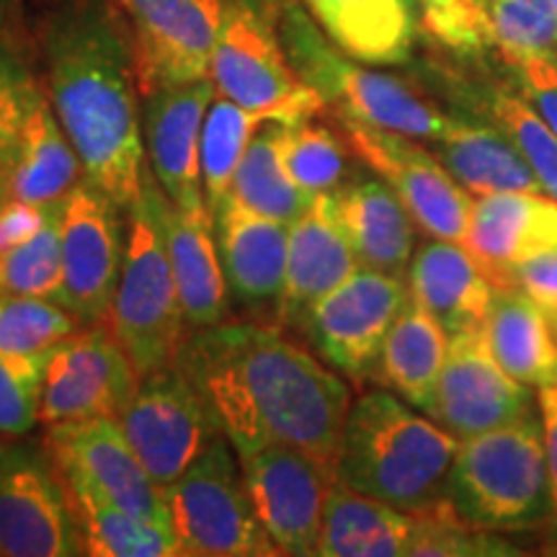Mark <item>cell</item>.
I'll return each mask as SVG.
<instances>
[{
    "mask_svg": "<svg viewBox=\"0 0 557 557\" xmlns=\"http://www.w3.org/2000/svg\"><path fill=\"white\" fill-rule=\"evenodd\" d=\"M176 364L238 457L287 444L336 472L351 389L336 369L278 325L227 320L189 331Z\"/></svg>",
    "mask_w": 557,
    "mask_h": 557,
    "instance_id": "obj_1",
    "label": "cell"
},
{
    "mask_svg": "<svg viewBox=\"0 0 557 557\" xmlns=\"http://www.w3.org/2000/svg\"><path fill=\"white\" fill-rule=\"evenodd\" d=\"M41 88L86 178L129 209L148 173L143 94L111 0H58L39 24Z\"/></svg>",
    "mask_w": 557,
    "mask_h": 557,
    "instance_id": "obj_2",
    "label": "cell"
},
{
    "mask_svg": "<svg viewBox=\"0 0 557 557\" xmlns=\"http://www.w3.org/2000/svg\"><path fill=\"white\" fill-rule=\"evenodd\" d=\"M459 438L387 389L351 403L336 480L382 504L418 513L447 500Z\"/></svg>",
    "mask_w": 557,
    "mask_h": 557,
    "instance_id": "obj_3",
    "label": "cell"
},
{
    "mask_svg": "<svg viewBox=\"0 0 557 557\" xmlns=\"http://www.w3.org/2000/svg\"><path fill=\"white\" fill-rule=\"evenodd\" d=\"M276 11L278 34L292 65L325 101L331 114L426 143H434L447 129L449 116L436 103L423 99L406 81L348 58L325 37L299 0H276Z\"/></svg>",
    "mask_w": 557,
    "mask_h": 557,
    "instance_id": "obj_4",
    "label": "cell"
},
{
    "mask_svg": "<svg viewBox=\"0 0 557 557\" xmlns=\"http://www.w3.org/2000/svg\"><path fill=\"white\" fill-rule=\"evenodd\" d=\"M160 197L163 189L148 169L143 189L127 209V246L109 315L139 380L173 364L189 333L165 243Z\"/></svg>",
    "mask_w": 557,
    "mask_h": 557,
    "instance_id": "obj_5",
    "label": "cell"
},
{
    "mask_svg": "<svg viewBox=\"0 0 557 557\" xmlns=\"http://www.w3.org/2000/svg\"><path fill=\"white\" fill-rule=\"evenodd\" d=\"M447 500L470 524L487 532L524 529L553 517L542 418L459 442Z\"/></svg>",
    "mask_w": 557,
    "mask_h": 557,
    "instance_id": "obj_6",
    "label": "cell"
},
{
    "mask_svg": "<svg viewBox=\"0 0 557 557\" xmlns=\"http://www.w3.org/2000/svg\"><path fill=\"white\" fill-rule=\"evenodd\" d=\"M209 78L220 96L263 122L297 124L329 111L299 78L278 34L276 0H225Z\"/></svg>",
    "mask_w": 557,
    "mask_h": 557,
    "instance_id": "obj_7",
    "label": "cell"
},
{
    "mask_svg": "<svg viewBox=\"0 0 557 557\" xmlns=\"http://www.w3.org/2000/svg\"><path fill=\"white\" fill-rule=\"evenodd\" d=\"M178 557H274L250 504L233 444L218 436L176 483L165 487Z\"/></svg>",
    "mask_w": 557,
    "mask_h": 557,
    "instance_id": "obj_8",
    "label": "cell"
},
{
    "mask_svg": "<svg viewBox=\"0 0 557 557\" xmlns=\"http://www.w3.org/2000/svg\"><path fill=\"white\" fill-rule=\"evenodd\" d=\"M333 120L346 137L354 158L377 173L398 194L421 233L436 240H465L472 199L434 152L418 145L416 137L400 132L341 114H333Z\"/></svg>",
    "mask_w": 557,
    "mask_h": 557,
    "instance_id": "obj_9",
    "label": "cell"
},
{
    "mask_svg": "<svg viewBox=\"0 0 557 557\" xmlns=\"http://www.w3.org/2000/svg\"><path fill=\"white\" fill-rule=\"evenodd\" d=\"M0 555L73 557L83 553L67 485L50 449L3 444L0 455Z\"/></svg>",
    "mask_w": 557,
    "mask_h": 557,
    "instance_id": "obj_10",
    "label": "cell"
},
{
    "mask_svg": "<svg viewBox=\"0 0 557 557\" xmlns=\"http://www.w3.org/2000/svg\"><path fill=\"white\" fill-rule=\"evenodd\" d=\"M120 423L139 462L163 491L222 436L205 398L176 361L139 380Z\"/></svg>",
    "mask_w": 557,
    "mask_h": 557,
    "instance_id": "obj_11",
    "label": "cell"
},
{
    "mask_svg": "<svg viewBox=\"0 0 557 557\" xmlns=\"http://www.w3.org/2000/svg\"><path fill=\"white\" fill-rule=\"evenodd\" d=\"M408 299L403 276L359 267L312 308L299 336L341 377L374 380L387 333Z\"/></svg>",
    "mask_w": 557,
    "mask_h": 557,
    "instance_id": "obj_12",
    "label": "cell"
},
{
    "mask_svg": "<svg viewBox=\"0 0 557 557\" xmlns=\"http://www.w3.org/2000/svg\"><path fill=\"white\" fill-rule=\"evenodd\" d=\"M127 29L139 94L209 78L225 0H111Z\"/></svg>",
    "mask_w": 557,
    "mask_h": 557,
    "instance_id": "obj_13",
    "label": "cell"
},
{
    "mask_svg": "<svg viewBox=\"0 0 557 557\" xmlns=\"http://www.w3.org/2000/svg\"><path fill=\"white\" fill-rule=\"evenodd\" d=\"M139 377L111 320L86 323L47 351L41 426L111 416L129 406Z\"/></svg>",
    "mask_w": 557,
    "mask_h": 557,
    "instance_id": "obj_14",
    "label": "cell"
},
{
    "mask_svg": "<svg viewBox=\"0 0 557 557\" xmlns=\"http://www.w3.org/2000/svg\"><path fill=\"white\" fill-rule=\"evenodd\" d=\"M127 246V209L90 181L62 205L60 305L86 323L109 320Z\"/></svg>",
    "mask_w": 557,
    "mask_h": 557,
    "instance_id": "obj_15",
    "label": "cell"
},
{
    "mask_svg": "<svg viewBox=\"0 0 557 557\" xmlns=\"http://www.w3.org/2000/svg\"><path fill=\"white\" fill-rule=\"evenodd\" d=\"M250 504L276 555H318L320 527L336 472L308 451L269 444L240 457Z\"/></svg>",
    "mask_w": 557,
    "mask_h": 557,
    "instance_id": "obj_16",
    "label": "cell"
},
{
    "mask_svg": "<svg viewBox=\"0 0 557 557\" xmlns=\"http://www.w3.org/2000/svg\"><path fill=\"white\" fill-rule=\"evenodd\" d=\"M532 410L524 382L513 380L487 346L485 329L449 338L429 416L462 438L517 423Z\"/></svg>",
    "mask_w": 557,
    "mask_h": 557,
    "instance_id": "obj_17",
    "label": "cell"
},
{
    "mask_svg": "<svg viewBox=\"0 0 557 557\" xmlns=\"http://www.w3.org/2000/svg\"><path fill=\"white\" fill-rule=\"evenodd\" d=\"M45 447L60 472L83 480L137 517L171 529L165 491L129 447L120 418L99 416L47 426Z\"/></svg>",
    "mask_w": 557,
    "mask_h": 557,
    "instance_id": "obj_18",
    "label": "cell"
},
{
    "mask_svg": "<svg viewBox=\"0 0 557 557\" xmlns=\"http://www.w3.org/2000/svg\"><path fill=\"white\" fill-rule=\"evenodd\" d=\"M233 308L256 323L276 325L287 278L289 225L256 212L230 194L212 212Z\"/></svg>",
    "mask_w": 557,
    "mask_h": 557,
    "instance_id": "obj_19",
    "label": "cell"
},
{
    "mask_svg": "<svg viewBox=\"0 0 557 557\" xmlns=\"http://www.w3.org/2000/svg\"><path fill=\"white\" fill-rule=\"evenodd\" d=\"M218 96L212 78L158 88L143 99V137L148 169L173 205H207L201 181V129ZM209 207V205H207Z\"/></svg>",
    "mask_w": 557,
    "mask_h": 557,
    "instance_id": "obj_20",
    "label": "cell"
},
{
    "mask_svg": "<svg viewBox=\"0 0 557 557\" xmlns=\"http://www.w3.org/2000/svg\"><path fill=\"white\" fill-rule=\"evenodd\" d=\"M462 246L493 289L519 287L521 263L557 248V199L545 191L475 197Z\"/></svg>",
    "mask_w": 557,
    "mask_h": 557,
    "instance_id": "obj_21",
    "label": "cell"
},
{
    "mask_svg": "<svg viewBox=\"0 0 557 557\" xmlns=\"http://www.w3.org/2000/svg\"><path fill=\"white\" fill-rule=\"evenodd\" d=\"M359 269L357 253L341 227L333 194H318L302 218L289 225L287 278L276 325L302 333L310 312L329 292Z\"/></svg>",
    "mask_w": 557,
    "mask_h": 557,
    "instance_id": "obj_22",
    "label": "cell"
},
{
    "mask_svg": "<svg viewBox=\"0 0 557 557\" xmlns=\"http://www.w3.org/2000/svg\"><path fill=\"white\" fill-rule=\"evenodd\" d=\"M160 209L186 329H214L233 320V299L222 269L212 209L207 205L181 209L165 194L160 197Z\"/></svg>",
    "mask_w": 557,
    "mask_h": 557,
    "instance_id": "obj_23",
    "label": "cell"
},
{
    "mask_svg": "<svg viewBox=\"0 0 557 557\" xmlns=\"http://www.w3.org/2000/svg\"><path fill=\"white\" fill-rule=\"evenodd\" d=\"M336 212L359 267L408 276L416 253V222L382 178L351 176L333 191Z\"/></svg>",
    "mask_w": 557,
    "mask_h": 557,
    "instance_id": "obj_24",
    "label": "cell"
},
{
    "mask_svg": "<svg viewBox=\"0 0 557 557\" xmlns=\"http://www.w3.org/2000/svg\"><path fill=\"white\" fill-rule=\"evenodd\" d=\"M338 50L364 65H406L421 18L416 0H299Z\"/></svg>",
    "mask_w": 557,
    "mask_h": 557,
    "instance_id": "obj_25",
    "label": "cell"
},
{
    "mask_svg": "<svg viewBox=\"0 0 557 557\" xmlns=\"http://www.w3.org/2000/svg\"><path fill=\"white\" fill-rule=\"evenodd\" d=\"M408 289L434 315L447 336L485 329L493 284L462 243L429 240L408 267Z\"/></svg>",
    "mask_w": 557,
    "mask_h": 557,
    "instance_id": "obj_26",
    "label": "cell"
},
{
    "mask_svg": "<svg viewBox=\"0 0 557 557\" xmlns=\"http://www.w3.org/2000/svg\"><path fill=\"white\" fill-rule=\"evenodd\" d=\"M434 156L472 197L496 191H545L511 137L480 116H449L447 129L434 139Z\"/></svg>",
    "mask_w": 557,
    "mask_h": 557,
    "instance_id": "obj_27",
    "label": "cell"
},
{
    "mask_svg": "<svg viewBox=\"0 0 557 557\" xmlns=\"http://www.w3.org/2000/svg\"><path fill=\"white\" fill-rule=\"evenodd\" d=\"M81 181H86V169L45 94L34 107L16 158L3 176L5 197L54 207L62 205Z\"/></svg>",
    "mask_w": 557,
    "mask_h": 557,
    "instance_id": "obj_28",
    "label": "cell"
},
{
    "mask_svg": "<svg viewBox=\"0 0 557 557\" xmlns=\"http://www.w3.org/2000/svg\"><path fill=\"white\" fill-rule=\"evenodd\" d=\"M485 338L513 380L527 387L557 385V336L540 305L521 287L493 289Z\"/></svg>",
    "mask_w": 557,
    "mask_h": 557,
    "instance_id": "obj_29",
    "label": "cell"
},
{
    "mask_svg": "<svg viewBox=\"0 0 557 557\" xmlns=\"http://www.w3.org/2000/svg\"><path fill=\"white\" fill-rule=\"evenodd\" d=\"M413 513L333 483L320 527V557H400L410 553Z\"/></svg>",
    "mask_w": 557,
    "mask_h": 557,
    "instance_id": "obj_30",
    "label": "cell"
},
{
    "mask_svg": "<svg viewBox=\"0 0 557 557\" xmlns=\"http://www.w3.org/2000/svg\"><path fill=\"white\" fill-rule=\"evenodd\" d=\"M447 348L442 323L410 297L387 333L374 380L429 416Z\"/></svg>",
    "mask_w": 557,
    "mask_h": 557,
    "instance_id": "obj_31",
    "label": "cell"
},
{
    "mask_svg": "<svg viewBox=\"0 0 557 557\" xmlns=\"http://www.w3.org/2000/svg\"><path fill=\"white\" fill-rule=\"evenodd\" d=\"M75 519H78L83 553L94 557H176L173 529L158 527L127 508L109 500L83 480L65 475Z\"/></svg>",
    "mask_w": 557,
    "mask_h": 557,
    "instance_id": "obj_32",
    "label": "cell"
},
{
    "mask_svg": "<svg viewBox=\"0 0 557 557\" xmlns=\"http://www.w3.org/2000/svg\"><path fill=\"white\" fill-rule=\"evenodd\" d=\"M457 99H462L480 120L504 129L527 163L537 173L542 189L557 199V135L529 107L524 96L504 81H457Z\"/></svg>",
    "mask_w": 557,
    "mask_h": 557,
    "instance_id": "obj_33",
    "label": "cell"
},
{
    "mask_svg": "<svg viewBox=\"0 0 557 557\" xmlns=\"http://www.w3.org/2000/svg\"><path fill=\"white\" fill-rule=\"evenodd\" d=\"M284 127L287 124L282 122L261 124L235 173L233 194L256 212L292 225L315 197L305 194L292 178L284 158Z\"/></svg>",
    "mask_w": 557,
    "mask_h": 557,
    "instance_id": "obj_34",
    "label": "cell"
},
{
    "mask_svg": "<svg viewBox=\"0 0 557 557\" xmlns=\"http://www.w3.org/2000/svg\"><path fill=\"white\" fill-rule=\"evenodd\" d=\"M261 124L259 114L230 101L227 96L218 94L209 103L201 129V181L212 212L233 194L235 173Z\"/></svg>",
    "mask_w": 557,
    "mask_h": 557,
    "instance_id": "obj_35",
    "label": "cell"
},
{
    "mask_svg": "<svg viewBox=\"0 0 557 557\" xmlns=\"http://www.w3.org/2000/svg\"><path fill=\"white\" fill-rule=\"evenodd\" d=\"M323 116V114H320ZM312 120L284 127V158L297 186L310 197L333 194L351 178V158L346 137L338 127Z\"/></svg>",
    "mask_w": 557,
    "mask_h": 557,
    "instance_id": "obj_36",
    "label": "cell"
},
{
    "mask_svg": "<svg viewBox=\"0 0 557 557\" xmlns=\"http://www.w3.org/2000/svg\"><path fill=\"white\" fill-rule=\"evenodd\" d=\"M81 325V320L54 299L0 292V357L45 354Z\"/></svg>",
    "mask_w": 557,
    "mask_h": 557,
    "instance_id": "obj_37",
    "label": "cell"
},
{
    "mask_svg": "<svg viewBox=\"0 0 557 557\" xmlns=\"http://www.w3.org/2000/svg\"><path fill=\"white\" fill-rule=\"evenodd\" d=\"M65 205V201H62ZM62 205L34 238L0 256V292L60 302L62 292Z\"/></svg>",
    "mask_w": 557,
    "mask_h": 557,
    "instance_id": "obj_38",
    "label": "cell"
},
{
    "mask_svg": "<svg viewBox=\"0 0 557 557\" xmlns=\"http://www.w3.org/2000/svg\"><path fill=\"white\" fill-rule=\"evenodd\" d=\"M45 88L13 32L0 37V181L16 158L26 122Z\"/></svg>",
    "mask_w": 557,
    "mask_h": 557,
    "instance_id": "obj_39",
    "label": "cell"
},
{
    "mask_svg": "<svg viewBox=\"0 0 557 557\" xmlns=\"http://www.w3.org/2000/svg\"><path fill=\"white\" fill-rule=\"evenodd\" d=\"M421 32L459 58H483L496 50L487 0H416Z\"/></svg>",
    "mask_w": 557,
    "mask_h": 557,
    "instance_id": "obj_40",
    "label": "cell"
},
{
    "mask_svg": "<svg viewBox=\"0 0 557 557\" xmlns=\"http://www.w3.org/2000/svg\"><path fill=\"white\" fill-rule=\"evenodd\" d=\"M517 549L498 537H491L487 529L470 524L455 511L449 500L413 513V540L408 555L431 557H465V555H513Z\"/></svg>",
    "mask_w": 557,
    "mask_h": 557,
    "instance_id": "obj_41",
    "label": "cell"
},
{
    "mask_svg": "<svg viewBox=\"0 0 557 557\" xmlns=\"http://www.w3.org/2000/svg\"><path fill=\"white\" fill-rule=\"evenodd\" d=\"M500 60L557 52V9L553 0H487Z\"/></svg>",
    "mask_w": 557,
    "mask_h": 557,
    "instance_id": "obj_42",
    "label": "cell"
},
{
    "mask_svg": "<svg viewBox=\"0 0 557 557\" xmlns=\"http://www.w3.org/2000/svg\"><path fill=\"white\" fill-rule=\"evenodd\" d=\"M47 351L34 357H0V442L26 436L39 426Z\"/></svg>",
    "mask_w": 557,
    "mask_h": 557,
    "instance_id": "obj_43",
    "label": "cell"
},
{
    "mask_svg": "<svg viewBox=\"0 0 557 557\" xmlns=\"http://www.w3.org/2000/svg\"><path fill=\"white\" fill-rule=\"evenodd\" d=\"M504 65L513 75V88L557 135V52L504 60Z\"/></svg>",
    "mask_w": 557,
    "mask_h": 557,
    "instance_id": "obj_44",
    "label": "cell"
},
{
    "mask_svg": "<svg viewBox=\"0 0 557 557\" xmlns=\"http://www.w3.org/2000/svg\"><path fill=\"white\" fill-rule=\"evenodd\" d=\"M58 207H41L11 197L0 199V256L34 238Z\"/></svg>",
    "mask_w": 557,
    "mask_h": 557,
    "instance_id": "obj_45",
    "label": "cell"
},
{
    "mask_svg": "<svg viewBox=\"0 0 557 557\" xmlns=\"http://www.w3.org/2000/svg\"><path fill=\"white\" fill-rule=\"evenodd\" d=\"M519 287L540 305L557 336V248L521 263Z\"/></svg>",
    "mask_w": 557,
    "mask_h": 557,
    "instance_id": "obj_46",
    "label": "cell"
},
{
    "mask_svg": "<svg viewBox=\"0 0 557 557\" xmlns=\"http://www.w3.org/2000/svg\"><path fill=\"white\" fill-rule=\"evenodd\" d=\"M542 431H545L549 493H553V517H557V385L540 387Z\"/></svg>",
    "mask_w": 557,
    "mask_h": 557,
    "instance_id": "obj_47",
    "label": "cell"
},
{
    "mask_svg": "<svg viewBox=\"0 0 557 557\" xmlns=\"http://www.w3.org/2000/svg\"><path fill=\"white\" fill-rule=\"evenodd\" d=\"M13 18H16V0H0V37L13 32Z\"/></svg>",
    "mask_w": 557,
    "mask_h": 557,
    "instance_id": "obj_48",
    "label": "cell"
},
{
    "mask_svg": "<svg viewBox=\"0 0 557 557\" xmlns=\"http://www.w3.org/2000/svg\"><path fill=\"white\" fill-rule=\"evenodd\" d=\"M5 197V191H3V181H0V199Z\"/></svg>",
    "mask_w": 557,
    "mask_h": 557,
    "instance_id": "obj_49",
    "label": "cell"
},
{
    "mask_svg": "<svg viewBox=\"0 0 557 557\" xmlns=\"http://www.w3.org/2000/svg\"><path fill=\"white\" fill-rule=\"evenodd\" d=\"M0 455H3V442H0Z\"/></svg>",
    "mask_w": 557,
    "mask_h": 557,
    "instance_id": "obj_50",
    "label": "cell"
},
{
    "mask_svg": "<svg viewBox=\"0 0 557 557\" xmlns=\"http://www.w3.org/2000/svg\"><path fill=\"white\" fill-rule=\"evenodd\" d=\"M553 5H555V9H557V0H553Z\"/></svg>",
    "mask_w": 557,
    "mask_h": 557,
    "instance_id": "obj_51",
    "label": "cell"
},
{
    "mask_svg": "<svg viewBox=\"0 0 557 557\" xmlns=\"http://www.w3.org/2000/svg\"><path fill=\"white\" fill-rule=\"evenodd\" d=\"M0 557H3V555H0Z\"/></svg>",
    "mask_w": 557,
    "mask_h": 557,
    "instance_id": "obj_52",
    "label": "cell"
}]
</instances>
